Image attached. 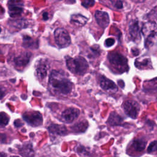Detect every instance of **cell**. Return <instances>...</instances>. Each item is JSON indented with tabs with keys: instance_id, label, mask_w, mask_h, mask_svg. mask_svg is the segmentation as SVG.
Listing matches in <instances>:
<instances>
[{
	"instance_id": "cell-1",
	"label": "cell",
	"mask_w": 157,
	"mask_h": 157,
	"mask_svg": "<svg viewBox=\"0 0 157 157\" xmlns=\"http://www.w3.org/2000/svg\"><path fill=\"white\" fill-rule=\"evenodd\" d=\"M72 86V82L64 72L56 70L51 72L48 80V89L51 93L66 95L71 92Z\"/></svg>"
},
{
	"instance_id": "cell-2",
	"label": "cell",
	"mask_w": 157,
	"mask_h": 157,
	"mask_svg": "<svg viewBox=\"0 0 157 157\" xmlns=\"http://www.w3.org/2000/svg\"><path fill=\"white\" fill-rule=\"evenodd\" d=\"M66 61L68 69L75 74L82 75L86 73L88 69V64L86 60L80 56L74 58L67 56Z\"/></svg>"
},
{
	"instance_id": "cell-3",
	"label": "cell",
	"mask_w": 157,
	"mask_h": 157,
	"mask_svg": "<svg viewBox=\"0 0 157 157\" xmlns=\"http://www.w3.org/2000/svg\"><path fill=\"white\" fill-rule=\"evenodd\" d=\"M108 59L111 65L119 72H124L128 69V60L121 54L117 52L110 53L108 55Z\"/></svg>"
},
{
	"instance_id": "cell-4",
	"label": "cell",
	"mask_w": 157,
	"mask_h": 157,
	"mask_svg": "<svg viewBox=\"0 0 157 157\" xmlns=\"http://www.w3.org/2000/svg\"><path fill=\"white\" fill-rule=\"evenodd\" d=\"M54 37L55 42L59 48L67 47L71 44L70 36L64 28H57L54 32Z\"/></svg>"
},
{
	"instance_id": "cell-5",
	"label": "cell",
	"mask_w": 157,
	"mask_h": 157,
	"mask_svg": "<svg viewBox=\"0 0 157 157\" xmlns=\"http://www.w3.org/2000/svg\"><path fill=\"white\" fill-rule=\"evenodd\" d=\"M25 121L33 126H39L42 123V116L39 112H26L23 115Z\"/></svg>"
},
{
	"instance_id": "cell-6",
	"label": "cell",
	"mask_w": 157,
	"mask_h": 157,
	"mask_svg": "<svg viewBox=\"0 0 157 157\" xmlns=\"http://www.w3.org/2000/svg\"><path fill=\"white\" fill-rule=\"evenodd\" d=\"M123 107L125 113L132 118H136L140 110L139 104L133 100H128L123 103Z\"/></svg>"
},
{
	"instance_id": "cell-7",
	"label": "cell",
	"mask_w": 157,
	"mask_h": 157,
	"mask_svg": "<svg viewBox=\"0 0 157 157\" xmlns=\"http://www.w3.org/2000/svg\"><path fill=\"white\" fill-rule=\"evenodd\" d=\"M21 0H10L9 2V12L11 17L20 16L23 12Z\"/></svg>"
},
{
	"instance_id": "cell-8",
	"label": "cell",
	"mask_w": 157,
	"mask_h": 157,
	"mask_svg": "<svg viewBox=\"0 0 157 157\" xmlns=\"http://www.w3.org/2000/svg\"><path fill=\"white\" fill-rule=\"evenodd\" d=\"M80 110L78 109L71 107L66 109L61 114L62 120L67 123H70L74 121L79 115Z\"/></svg>"
},
{
	"instance_id": "cell-9",
	"label": "cell",
	"mask_w": 157,
	"mask_h": 157,
	"mask_svg": "<svg viewBox=\"0 0 157 157\" xmlns=\"http://www.w3.org/2000/svg\"><path fill=\"white\" fill-rule=\"evenodd\" d=\"M100 86L103 90L110 93H114L118 91V87L115 83L103 76L100 77Z\"/></svg>"
},
{
	"instance_id": "cell-10",
	"label": "cell",
	"mask_w": 157,
	"mask_h": 157,
	"mask_svg": "<svg viewBox=\"0 0 157 157\" xmlns=\"http://www.w3.org/2000/svg\"><path fill=\"white\" fill-rule=\"evenodd\" d=\"M31 57V53L30 52H26L21 53L14 59V63L16 67L18 68H23L25 67L29 62Z\"/></svg>"
},
{
	"instance_id": "cell-11",
	"label": "cell",
	"mask_w": 157,
	"mask_h": 157,
	"mask_svg": "<svg viewBox=\"0 0 157 157\" xmlns=\"http://www.w3.org/2000/svg\"><path fill=\"white\" fill-rule=\"evenodd\" d=\"M94 17L97 21V23L99 25V26H101L102 28L107 27L110 22V19L109 15L107 12L100 10H96L94 14Z\"/></svg>"
},
{
	"instance_id": "cell-12",
	"label": "cell",
	"mask_w": 157,
	"mask_h": 157,
	"mask_svg": "<svg viewBox=\"0 0 157 157\" xmlns=\"http://www.w3.org/2000/svg\"><path fill=\"white\" fill-rule=\"evenodd\" d=\"M141 32L144 36L147 37L148 36L157 34V25L153 21H148L143 25Z\"/></svg>"
},
{
	"instance_id": "cell-13",
	"label": "cell",
	"mask_w": 157,
	"mask_h": 157,
	"mask_svg": "<svg viewBox=\"0 0 157 157\" xmlns=\"http://www.w3.org/2000/svg\"><path fill=\"white\" fill-rule=\"evenodd\" d=\"M48 68L49 65L45 60H40L36 69V76L39 79L44 78L47 74Z\"/></svg>"
},
{
	"instance_id": "cell-14",
	"label": "cell",
	"mask_w": 157,
	"mask_h": 157,
	"mask_svg": "<svg viewBox=\"0 0 157 157\" xmlns=\"http://www.w3.org/2000/svg\"><path fill=\"white\" fill-rule=\"evenodd\" d=\"M129 34L131 39L135 41H137L140 39V29L138 23L136 21H132L130 23L129 26Z\"/></svg>"
},
{
	"instance_id": "cell-15",
	"label": "cell",
	"mask_w": 157,
	"mask_h": 157,
	"mask_svg": "<svg viewBox=\"0 0 157 157\" xmlns=\"http://www.w3.org/2000/svg\"><path fill=\"white\" fill-rule=\"evenodd\" d=\"M48 131L50 133L53 134L63 136L66 134L67 129L64 125L52 124L48 126Z\"/></svg>"
},
{
	"instance_id": "cell-16",
	"label": "cell",
	"mask_w": 157,
	"mask_h": 157,
	"mask_svg": "<svg viewBox=\"0 0 157 157\" xmlns=\"http://www.w3.org/2000/svg\"><path fill=\"white\" fill-rule=\"evenodd\" d=\"M19 153L21 156H34V151L33 148V145L31 143L27 142L24 144L19 149Z\"/></svg>"
},
{
	"instance_id": "cell-17",
	"label": "cell",
	"mask_w": 157,
	"mask_h": 157,
	"mask_svg": "<svg viewBox=\"0 0 157 157\" xmlns=\"http://www.w3.org/2000/svg\"><path fill=\"white\" fill-rule=\"evenodd\" d=\"M88 18L80 14H74L71 16V22L77 26H82L86 24Z\"/></svg>"
},
{
	"instance_id": "cell-18",
	"label": "cell",
	"mask_w": 157,
	"mask_h": 157,
	"mask_svg": "<svg viewBox=\"0 0 157 157\" xmlns=\"http://www.w3.org/2000/svg\"><path fill=\"white\" fill-rule=\"evenodd\" d=\"M108 123L111 126L121 125L123 123V118L116 112H112L108 119Z\"/></svg>"
},
{
	"instance_id": "cell-19",
	"label": "cell",
	"mask_w": 157,
	"mask_h": 157,
	"mask_svg": "<svg viewBox=\"0 0 157 157\" xmlns=\"http://www.w3.org/2000/svg\"><path fill=\"white\" fill-rule=\"evenodd\" d=\"M38 41L37 40H34L31 37L25 36L23 37V46L25 48H37L38 47Z\"/></svg>"
},
{
	"instance_id": "cell-20",
	"label": "cell",
	"mask_w": 157,
	"mask_h": 157,
	"mask_svg": "<svg viewBox=\"0 0 157 157\" xmlns=\"http://www.w3.org/2000/svg\"><path fill=\"white\" fill-rule=\"evenodd\" d=\"M146 144H147V142L144 139H138L133 141L131 146L135 151H141L145 148Z\"/></svg>"
},
{
	"instance_id": "cell-21",
	"label": "cell",
	"mask_w": 157,
	"mask_h": 157,
	"mask_svg": "<svg viewBox=\"0 0 157 157\" xmlns=\"http://www.w3.org/2000/svg\"><path fill=\"white\" fill-rule=\"evenodd\" d=\"M157 44V34L145 37V47L147 48H151L155 44Z\"/></svg>"
},
{
	"instance_id": "cell-22",
	"label": "cell",
	"mask_w": 157,
	"mask_h": 157,
	"mask_svg": "<svg viewBox=\"0 0 157 157\" xmlns=\"http://www.w3.org/2000/svg\"><path fill=\"white\" fill-rule=\"evenodd\" d=\"M87 126H88V123L86 121H82V122H79L77 124H75L72 127V129L77 132H83L85 131Z\"/></svg>"
},
{
	"instance_id": "cell-23",
	"label": "cell",
	"mask_w": 157,
	"mask_h": 157,
	"mask_svg": "<svg viewBox=\"0 0 157 157\" xmlns=\"http://www.w3.org/2000/svg\"><path fill=\"white\" fill-rule=\"evenodd\" d=\"M9 121V118L8 115L4 112L0 113V127L6 126Z\"/></svg>"
},
{
	"instance_id": "cell-24",
	"label": "cell",
	"mask_w": 157,
	"mask_h": 157,
	"mask_svg": "<svg viewBox=\"0 0 157 157\" xmlns=\"http://www.w3.org/2000/svg\"><path fill=\"white\" fill-rule=\"evenodd\" d=\"M150 62V60L149 58H147L141 61L137 59L135 62V65L137 67L142 68L144 67H146L148 64H149Z\"/></svg>"
},
{
	"instance_id": "cell-25",
	"label": "cell",
	"mask_w": 157,
	"mask_h": 157,
	"mask_svg": "<svg viewBox=\"0 0 157 157\" xmlns=\"http://www.w3.org/2000/svg\"><path fill=\"white\" fill-rule=\"evenodd\" d=\"M95 4V1L94 0H82V5L86 7L89 8L93 6Z\"/></svg>"
},
{
	"instance_id": "cell-26",
	"label": "cell",
	"mask_w": 157,
	"mask_h": 157,
	"mask_svg": "<svg viewBox=\"0 0 157 157\" xmlns=\"http://www.w3.org/2000/svg\"><path fill=\"white\" fill-rule=\"evenodd\" d=\"M147 150H148V153L157 151V141L152 142L148 146Z\"/></svg>"
},
{
	"instance_id": "cell-27",
	"label": "cell",
	"mask_w": 157,
	"mask_h": 157,
	"mask_svg": "<svg viewBox=\"0 0 157 157\" xmlns=\"http://www.w3.org/2000/svg\"><path fill=\"white\" fill-rule=\"evenodd\" d=\"M110 1L115 7L117 9H121L123 7V3L121 0H110Z\"/></svg>"
},
{
	"instance_id": "cell-28",
	"label": "cell",
	"mask_w": 157,
	"mask_h": 157,
	"mask_svg": "<svg viewBox=\"0 0 157 157\" xmlns=\"http://www.w3.org/2000/svg\"><path fill=\"white\" fill-rule=\"evenodd\" d=\"M115 43V40L112 38H108L105 41V45L107 47H110L112 46Z\"/></svg>"
},
{
	"instance_id": "cell-29",
	"label": "cell",
	"mask_w": 157,
	"mask_h": 157,
	"mask_svg": "<svg viewBox=\"0 0 157 157\" xmlns=\"http://www.w3.org/2000/svg\"><path fill=\"white\" fill-rule=\"evenodd\" d=\"M6 94V88L2 86H0V99H2Z\"/></svg>"
},
{
	"instance_id": "cell-30",
	"label": "cell",
	"mask_w": 157,
	"mask_h": 157,
	"mask_svg": "<svg viewBox=\"0 0 157 157\" xmlns=\"http://www.w3.org/2000/svg\"><path fill=\"white\" fill-rule=\"evenodd\" d=\"M6 141V136L3 134H0V142H4Z\"/></svg>"
},
{
	"instance_id": "cell-31",
	"label": "cell",
	"mask_w": 157,
	"mask_h": 157,
	"mask_svg": "<svg viewBox=\"0 0 157 157\" xmlns=\"http://www.w3.org/2000/svg\"><path fill=\"white\" fill-rule=\"evenodd\" d=\"M43 18L44 20H47L48 18V13L47 12H44L43 13Z\"/></svg>"
},
{
	"instance_id": "cell-32",
	"label": "cell",
	"mask_w": 157,
	"mask_h": 157,
	"mask_svg": "<svg viewBox=\"0 0 157 157\" xmlns=\"http://www.w3.org/2000/svg\"><path fill=\"white\" fill-rule=\"evenodd\" d=\"M4 14V10L2 7H0V18H2Z\"/></svg>"
},
{
	"instance_id": "cell-33",
	"label": "cell",
	"mask_w": 157,
	"mask_h": 157,
	"mask_svg": "<svg viewBox=\"0 0 157 157\" xmlns=\"http://www.w3.org/2000/svg\"><path fill=\"white\" fill-rule=\"evenodd\" d=\"M6 156V155L5 153H2V152H0V157H1V156Z\"/></svg>"
},
{
	"instance_id": "cell-34",
	"label": "cell",
	"mask_w": 157,
	"mask_h": 157,
	"mask_svg": "<svg viewBox=\"0 0 157 157\" xmlns=\"http://www.w3.org/2000/svg\"><path fill=\"white\" fill-rule=\"evenodd\" d=\"M1 31V27H0V32Z\"/></svg>"
},
{
	"instance_id": "cell-35",
	"label": "cell",
	"mask_w": 157,
	"mask_h": 157,
	"mask_svg": "<svg viewBox=\"0 0 157 157\" xmlns=\"http://www.w3.org/2000/svg\"><path fill=\"white\" fill-rule=\"evenodd\" d=\"M1 53V50H0V54Z\"/></svg>"
}]
</instances>
